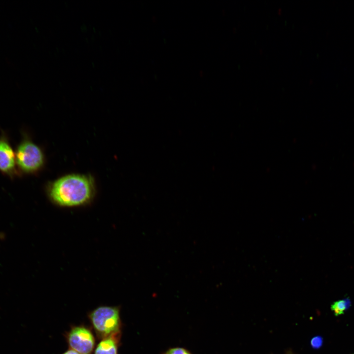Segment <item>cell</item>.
<instances>
[{
	"instance_id": "30bf717a",
	"label": "cell",
	"mask_w": 354,
	"mask_h": 354,
	"mask_svg": "<svg viewBox=\"0 0 354 354\" xmlns=\"http://www.w3.org/2000/svg\"><path fill=\"white\" fill-rule=\"evenodd\" d=\"M62 354H80L79 353H78L77 352H76L72 349H70L66 351L65 352H64Z\"/></svg>"
},
{
	"instance_id": "52a82bcc",
	"label": "cell",
	"mask_w": 354,
	"mask_h": 354,
	"mask_svg": "<svg viewBox=\"0 0 354 354\" xmlns=\"http://www.w3.org/2000/svg\"><path fill=\"white\" fill-rule=\"evenodd\" d=\"M350 300L345 298L335 301L331 305V309L334 313L335 316H339L344 314V311L350 306Z\"/></svg>"
},
{
	"instance_id": "ba28073f",
	"label": "cell",
	"mask_w": 354,
	"mask_h": 354,
	"mask_svg": "<svg viewBox=\"0 0 354 354\" xmlns=\"http://www.w3.org/2000/svg\"><path fill=\"white\" fill-rule=\"evenodd\" d=\"M164 354H192L188 350L181 347L172 348L166 351Z\"/></svg>"
},
{
	"instance_id": "3957f363",
	"label": "cell",
	"mask_w": 354,
	"mask_h": 354,
	"mask_svg": "<svg viewBox=\"0 0 354 354\" xmlns=\"http://www.w3.org/2000/svg\"><path fill=\"white\" fill-rule=\"evenodd\" d=\"M17 169L20 173L35 174L44 164V156L40 148L24 133L15 151Z\"/></svg>"
},
{
	"instance_id": "7a4b0ae2",
	"label": "cell",
	"mask_w": 354,
	"mask_h": 354,
	"mask_svg": "<svg viewBox=\"0 0 354 354\" xmlns=\"http://www.w3.org/2000/svg\"><path fill=\"white\" fill-rule=\"evenodd\" d=\"M88 317L99 339L121 334L122 324L119 307L98 306L90 311Z\"/></svg>"
},
{
	"instance_id": "6da1fadb",
	"label": "cell",
	"mask_w": 354,
	"mask_h": 354,
	"mask_svg": "<svg viewBox=\"0 0 354 354\" xmlns=\"http://www.w3.org/2000/svg\"><path fill=\"white\" fill-rule=\"evenodd\" d=\"M95 193L93 179L82 174H69L49 184L47 194L56 205L63 207L86 205L92 200Z\"/></svg>"
},
{
	"instance_id": "5b68a950",
	"label": "cell",
	"mask_w": 354,
	"mask_h": 354,
	"mask_svg": "<svg viewBox=\"0 0 354 354\" xmlns=\"http://www.w3.org/2000/svg\"><path fill=\"white\" fill-rule=\"evenodd\" d=\"M0 172L11 179L20 175L16 166L15 152L4 132L0 135Z\"/></svg>"
},
{
	"instance_id": "277c9868",
	"label": "cell",
	"mask_w": 354,
	"mask_h": 354,
	"mask_svg": "<svg viewBox=\"0 0 354 354\" xmlns=\"http://www.w3.org/2000/svg\"><path fill=\"white\" fill-rule=\"evenodd\" d=\"M65 338L70 349L80 354H91L95 340L91 330L83 325L74 326L66 332Z\"/></svg>"
},
{
	"instance_id": "9c48e42d",
	"label": "cell",
	"mask_w": 354,
	"mask_h": 354,
	"mask_svg": "<svg viewBox=\"0 0 354 354\" xmlns=\"http://www.w3.org/2000/svg\"><path fill=\"white\" fill-rule=\"evenodd\" d=\"M323 344V339L320 336H316L311 341V345L314 349L319 348Z\"/></svg>"
},
{
	"instance_id": "8992f818",
	"label": "cell",
	"mask_w": 354,
	"mask_h": 354,
	"mask_svg": "<svg viewBox=\"0 0 354 354\" xmlns=\"http://www.w3.org/2000/svg\"><path fill=\"white\" fill-rule=\"evenodd\" d=\"M121 334L103 339L95 347L93 354H118Z\"/></svg>"
}]
</instances>
